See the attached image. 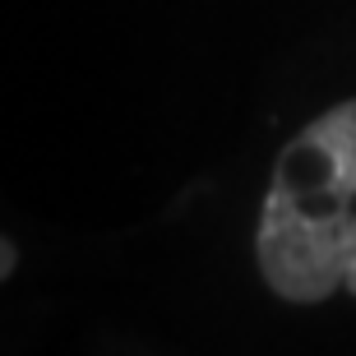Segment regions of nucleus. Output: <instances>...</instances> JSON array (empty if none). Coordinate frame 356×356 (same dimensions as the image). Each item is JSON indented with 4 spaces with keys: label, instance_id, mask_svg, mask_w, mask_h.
<instances>
[{
    "label": "nucleus",
    "instance_id": "2",
    "mask_svg": "<svg viewBox=\"0 0 356 356\" xmlns=\"http://www.w3.org/2000/svg\"><path fill=\"white\" fill-rule=\"evenodd\" d=\"M273 185L310 209H356V102L319 116L282 153Z\"/></svg>",
    "mask_w": 356,
    "mask_h": 356
},
{
    "label": "nucleus",
    "instance_id": "1",
    "mask_svg": "<svg viewBox=\"0 0 356 356\" xmlns=\"http://www.w3.org/2000/svg\"><path fill=\"white\" fill-rule=\"evenodd\" d=\"M356 209H310L287 190H268L259 222V268L287 301H324L347 287V227Z\"/></svg>",
    "mask_w": 356,
    "mask_h": 356
}]
</instances>
